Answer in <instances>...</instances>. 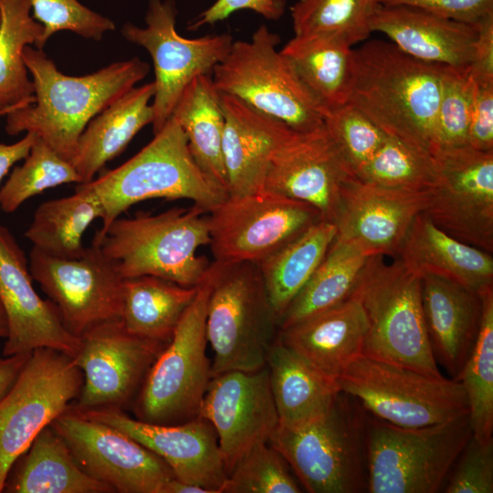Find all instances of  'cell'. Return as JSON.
<instances>
[{
  "label": "cell",
  "mask_w": 493,
  "mask_h": 493,
  "mask_svg": "<svg viewBox=\"0 0 493 493\" xmlns=\"http://www.w3.org/2000/svg\"><path fill=\"white\" fill-rule=\"evenodd\" d=\"M279 43V36L265 25L250 40L233 41L226 56L212 70L215 89L281 121L295 131L306 133L323 128L328 109L277 50Z\"/></svg>",
  "instance_id": "9c48e42d"
},
{
  "label": "cell",
  "mask_w": 493,
  "mask_h": 493,
  "mask_svg": "<svg viewBox=\"0 0 493 493\" xmlns=\"http://www.w3.org/2000/svg\"><path fill=\"white\" fill-rule=\"evenodd\" d=\"M371 257L353 244L334 239L318 268L288 307L278 330L288 328L351 297Z\"/></svg>",
  "instance_id": "74e56055"
},
{
  "label": "cell",
  "mask_w": 493,
  "mask_h": 493,
  "mask_svg": "<svg viewBox=\"0 0 493 493\" xmlns=\"http://www.w3.org/2000/svg\"><path fill=\"white\" fill-rule=\"evenodd\" d=\"M198 416L213 425L228 475L246 452L268 442L279 425L267 367L212 376Z\"/></svg>",
  "instance_id": "d6986e66"
},
{
  "label": "cell",
  "mask_w": 493,
  "mask_h": 493,
  "mask_svg": "<svg viewBox=\"0 0 493 493\" xmlns=\"http://www.w3.org/2000/svg\"><path fill=\"white\" fill-rule=\"evenodd\" d=\"M358 179L391 188L424 191L436 185L438 172L434 154L388 135Z\"/></svg>",
  "instance_id": "ab89813d"
},
{
  "label": "cell",
  "mask_w": 493,
  "mask_h": 493,
  "mask_svg": "<svg viewBox=\"0 0 493 493\" xmlns=\"http://www.w3.org/2000/svg\"><path fill=\"white\" fill-rule=\"evenodd\" d=\"M431 190L391 188L354 179L344 192L335 240L353 244L370 256L396 257L413 221L427 208Z\"/></svg>",
  "instance_id": "603a6c76"
},
{
  "label": "cell",
  "mask_w": 493,
  "mask_h": 493,
  "mask_svg": "<svg viewBox=\"0 0 493 493\" xmlns=\"http://www.w3.org/2000/svg\"><path fill=\"white\" fill-rule=\"evenodd\" d=\"M367 315L362 355L440 377L428 341L421 278L397 257L369 258L353 294Z\"/></svg>",
  "instance_id": "ba28073f"
},
{
  "label": "cell",
  "mask_w": 493,
  "mask_h": 493,
  "mask_svg": "<svg viewBox=\"0 0 493 493\" xmlns=\"http://www.w3.org/2000/svg\"><path fill=\"white\" fill-rule=\"evenodd\" d=\"M325 128L357 178L388 136L361 110L348 103L329 111Z\"/></svg>",
  "instance_id": "f6af8a7d"
},
{
  "label": "cell",
  "mask_w": 493,
  "mask_h": 493,
  "mask_svg": "<svg viewBox=\"0 0 493 493\" xmlns=\"http://www.w3.org/2000/svg\"><path fill=\"white\" fill-rule=\"evenodd\" d=\"M32 278L57 308L65 328L79 338L104 322L121 320L123 279L93 242L79 257H58L32 247Z\"/></svg>",
  "instance_id": "9a60e30c"
},
{
  "label": "cell",
  "mask_w": 493,
  "mask_h": 493,
  "mask_svg": "<svg viewBox=\"0 0 493 493\" xmlns=\"http://www.w3.org/2000/svg\"><path fill=\"white\" fill-rule=\"evenodd\" d=\"M266 366L279 426L297 427L323 414L334 404L337 384L276 338Z\"/></svg>",
  "instance_id": "f546056e"
},
{
  "label": "cell",
  "mask_w": 493,
  "mask_h": 493,
  "mask_svg": "<svg viewBox=\"0 0 493 493\" xmlns=\"http://www.w3.org/2000/svg\"><path fill=\"white\" fill-rule=\"evenodd\" d=\"M87 184L102 205L100 230L144 200L187 199L209 213L228 196L199 168L184 132L173 117L138 153Z\"/></svg>",
  "instance_id": "277c9868"
},
{
  "label": "cell",
  "mask_w": 493,
  "mask_h": 493,
  "mask_svg": "<svg viewBox=\"0 0 493 493\" xmlns=\"http://www.w3.org/2000/svg\"><path fill=\"white\" fill-rule=\"evenodd\" d=\"M286 5V0H216L190 23L188 29L213 25L244 9L254 11L268 20H278L285 13Z\"/></svg>",
  "instance_id": "681fc988"
},
{
  "label": "cell",
  "mask_w": 493,
  "mask_h": 493,
  "mask_svg": "<svg viewBox=\"0 0 493 493\" xmlns=\"http://www.w3.org/2000/svg\"><path fill=\"white\" fill-rule=\"evenodd\" d=\"M205 212L193 205L174 207L152 215L113 220L93 239L115 264L122 278L141 276L161 278L184 287H196L209 263L197 256L209 245V226Z\"/></svg>",
  "instance_id": "3957f363"
},
{
  "label": "cell",
  "mask_w": 493,
  "mask_h": 493,
  "mask_svg": "<svg viewBox=\"0 0 493 493\" xmlns=\"http://www.w3.org/2000/svg\"><path fill=\"white\" fill-rule=\"evenodd\" d=\"M444 487L446 493L493 492V438L470 437L456 460Z\"/></svg>",
  "instance_id": "7dc6e473"
},
{
  "label": "cell",
  "mask_w": 493,
  "mask_h": 493,
  "mask_svg": "<svg viewBox=\"0 0 493 493\" xmlns=\"http://www.w3.org/2000/svg\"><path fill=\"white\" fill-rule=\"evenodd\" d=\"M368 327L364 309L352 295L332 308L278 330V338L336 383L350 363L362 355Z\"/></svg>",
  "instance_id": "4316f807"
},
{
  "label": "cell",
  "mask_w": 493,
  "mask_h": 493,
  "mask_svg": "<svg viewBox=\"0 0 493 493\" xmlns=\"http://www.w3.org/2000/svg\"><path fill=\"white\" fill-rule=\"evenodd\" d=\"M475 25L477 38L468 72L476 83H493V12Z\"/></svg>",
  "instance_id": "816d5d0a"
},
{
  "label": "cell",
  "mask_w": 493,
  "mask_h": 493,
  "mask_svg": "<svg viewBox=\"0 0 493 493\" xmlns=\"http://www.w3.org/2000/svg\"><path fill=\"white\" fill-rule=\"evenodd\" d=\"M31 11L29 0H0V115L35 101L23 52L29 45L43 49L44 26Z\"/></svg>",
  "instance_id": "8d00e7d4"
},
{
  "label": "cell",
  "mask_w": 493,
  "mask_h": 493,
  "mask_svg": "<svg viewBox=\"0 0 493 493\" xmlns=\"http://www.w3.org/2000/svg\"><path fill=\"white\" fill-rule=\"evenodd\" d=\"M24 163L16 166L0 188V208L15 212L25 201L63 184H81L73 164L37 136Z\"/></svg>",
  "instance_id": "b9f144b4"
},
{
  "label": "cell",
  "mask_w": 493,
  "mask_h": 493,
  "mask_svg": "<svg viewBox=\"0 0 493 493\" xmlns=\"http://www.w3.org/2000/svg\"><path fill=\"white\" fill-rule=\"evenodd\" d=\"M32 16L44 26L41 45L61 30L100 41L104 33L114 30L115 24L78 0H29Z\"/></svg>",
  "instance_id": "bcb514c9"
},
{
  "label": "cell",
  "mask_w": 493,
  "mask_h": 493,
  "mask_svg": "<svg viewBox=\"0 0 493 493\" xmlns=\"http://www.w3.org/2000/svg\"><path fill=\"white\" fill-rule=\"evenodd\" d=\"M376 0H298L291 7L295 36L335 35L351 46L366 40Z\"/></svg>",
  "instance_id": "60d3db41"
},
{
  "label": "cell",
  "mask_w": 493,
  "mask_h": 493,
  "mask_svg": "<svg viewBox=\"0 0 493 493\" xmlns=\"http://www.w3.org/2000/svg\"><path fill=\"white\" fill-rule=\"evenodd\" d=\"M482 315L472 351L458 380L466 393L472 435L493 438V286L482 290Z\"/></svg>",
  "instance_id": "f35d334b"
},
{
  "label": "cell",
  "mask_w": 493,
  "mask_h": 493,
  "mask_svg": "<svg viewBox=\"0 0 493 493\" xmlns=\"http://www.w3.org/2000/svg\"><path fill=\"white\" fill-rule=\"evenodd\" d=\"M7 336V321L5 310L0 302V338H5Z\"/></svg>",
  "instance_id": "9f6ffc18"
},
{
  "label": "cell",
  "mask_w": 493,
  "mask_h": 493,
  "mask_svg": "<svg viewBox=\"0 0 493 493\" xmlns=\"http://www.w3.org/2000/svg\"><path fill=\"white\" fill-rule=\"evenodd\" d=\"M220 100L228 196L257 193L263 190L272 155L297 131L236 97L220 93Z\"/></svg>",
  "instance_id": "cb8c5ba5"
},
{
  "label": "cell",
  "mask_w": 493,
  "mask_h": 493,
  "mask_svg": "<svg viewBox=\"0 0 493 493\" xmlns=\"http://www.w3.org/2000/svg\"><path fill=\"white\" fill-rule=\"evenodd\" d=\"M154 83L134 87L96 115L79 136L71 162L81 184L94 179L104 165L120 155L133 137L153 121L150 100Z\"/></svg>",
  "instance_id": "f1b7e54d"
},
{
  "label": "cell",
  "mask_w": 493,
  "mask_h": 493,
  "mask_svg": "<svg viewBox=\"0 0 493 493\" xmlns=\"http://www.w3.org/2000/svg\"><path fill=\"white\" fill-rule=\"evenodd\" d=\"M284 456L269 442L246 452L227 475L220 493H300Z\"/></svg>",
  "instance_id": "7bdbcfd3"
},
{
  "label": "cell",
  "mask_w": 493,
  "mask_h": 493,
  "mask_svg": "<svg viewBox=\"0 0 493 493\" xmlns=\"http://www.w3.org/2000/svg\"><path fill=\"white\" fill-rule=\"evenodd\" d=\"M171 117L184 132L199 168L228 194L223 155L225 116L212 77H195L182 93Z\"/></svg>",
  "instance_id": "1f68e13d"
},
{
  "label": "cell",
  "mask_w": 493,
  "mask_h": 493,
  "mask_svg": "<svg viewBox=\"0 0 493 493\" xmlns=\"http://www.w3.org/2000/svg\"><path fill=\"white\" fill-rule=\"evenodd\" d=\"M166 344L127 331L121 320L101 323L79 337L72 357L83 373L79 410L124 408L139 392Z\"/></svg>",
  "instance_id": "ac0fdd59"
},
{
  "label": "cell",
  "mask_w": 493,
  "mask_h": 493,
  "mask_svg": "<svg viewBox=\"0 0 493 493\" xmlns=\"http://www.w3.org/2000/svg\"><path fill=\"white\" fill-rule=\"evenodd\" d=\"M0 21H1V12H0Z\"/></svg>",
  "instance_id": "6f0895ef"
},
{
  "label": "cell",
  "mask_w": 493,
  "mask_h": 493,
  "mask_svg": "<svg viewBox=\"0 0 493 493\" xmlns=\"http://www.w3.org/2000/svg\"><path fill=\"white\" fill-rule=\"evenodd\" d=\"M17 460L7 476L5 492H113L79 466L64 439L51 425L40 431Z\"/></svg>",
  "instance_id": "4dcf8cb0"
},
{
  "label": "cell",
  "mask_w": 493,
  "mask_h": 493,
  "mask_svg": "<svg viewBox=\"0 0 493 493\" xmlns=\"http://www.w3.org/2000/svg\"><path fill=\"white\" fill-rule=\"evenodd\" d=\"M434 156L438 179L425 213L453 237L493 254V151L465 145Z\"/></svg>",
  "instance_id": "e0dca14e"
},
{
  "label": "cell",
  "mask_w": 493,
  "mask_h": 493,
  "mask_svg": "<svg viewBox=\"0 0 493 493\" xmlns=\"http://www.w3.org/2000/svg\"><path fill=\"white\" fill-rule=\"evenodd\" d=\"M82 385L83 373L67 353L51 348L30 353L0 400V492L16 461L79 397Z\"/></svg>",
  "instance_id": "7c38bea8"
},
{
  "label": "cell",
  "mask_w": 493,
  "mask_h": 493,
  "mask_svg": "<svg viewBox=\"0 0 493 493\" xmlns=\"http://www.w3.org/2000/svg\"><path fill=\"white\" fill-rule=\"evenodd\" d=\"M370 28L383 33L402 51L417 59L453 68L470 65L477 38L475 24L406 5L378 4Z\"/></svg>",
  "instance_id": "d4e9b609"
},
{
  "label": "cell",
  "mask_w": 493,
  "mask_h": 493,
  "mask_svg": "<svg viewBox=\"0 0 493 493\" xmlns=\"http://www.w3.org/2000/svg\"><path fill=\"white\" fill-rule=\"evenodd\" d=\"M37 135L26 132L18 142L12 144L0 142V184L9 170L29 153Z\"/></svg>",
  "instance_id": "f5cc1de1"
},
{
  "label": "cell",
  "mask_w": 493,
  "mask_h": 493,
  "mask_svg": "<svg viewBox=\"0 0 493 493\" xmlns=\"http://www.w3.org/2000/svg\"><path fill=\"white\" fill-rule=\"evenodd\" d=\"M467 68L445 66L436 114L435 152L468 145L474 81Z\"/></svg>",
  "instance_id": "ee69618b"
},
{
  "label": "cell",
  "mask_w": 493,
  "mask_h": 493,
  "mask_svg": "<svg viewBox=\"0 0 493 493\" xmlns=\"http://www.w3.org/2000/svg\"><path fill=\"white\" fill-rule=\"evenodd\" d=\"M445 65L417 59L374 39L352 49L348 104L387 135L435 152V123Z\"/></svg>",
  "instance_id": "7a4b0ae2"
},
{
  "label": "cell",
  "mask_w": 493,
  "mask_h": 493,
  "mask_svg": "<svg viewBox=\"0 0 493 493\" xmlns=\"http://www.w3.org/2000/svg\"><path fill=\"white\" fill-rule=\"evenodd\" d=\"M422 307L436 363L457 379L476 342L482 315L480 293L439 276L421 277Z\"/></svg>",
  "instance_id": "484cf974"
},
{
  "label": "cell",
  "mask_w": 493,
  "mask_h": 493,
  "mask_svg": "<svg viewBox=\"0 0 493 493\" xmlns=\"http://www.w3.org/2000/svg\"><path fill=\"white\" fill-rule=\"evenodd\" d=\"M101 217L97 194L89 184H78L73 194L39 205L25 236L45 253L76 258L85 251L82 236L87 228Z\"/></svg>",
  "instance_id": "d590c367"
},
{
  "label": "cell",
  "mask_w": 493,
  "mask_h": 493,
  "mask_svg": "<svg viewBox=\"0 0 493 493\" xmlns=\"http://www.w3.org/2000/svg\"><path fill=\"white\" fill-rule=\"evenodd\" d=\"M396 257L420 278L439 276L478 293L493 286L492 254L453 237L425 212L413 221Z\"/></svg>",
  "instance_id": "83f0119b"
},
{
  "label": "cell",
  "mask_w": 493,
  "mask_h": 493,
  "mask_svg": "<svg viewBox=\"0 0 493 493\" xmlns=\"http://www.w3.org/2000/svg\"><path fill=\"white\" fill-rule=\"evenodd\" d=\"M471 436L469 414L441 424L403 427L366 411L367 492H440Z\"/></svg>",
  "instance_id": "52a82bcc"
},
{
  "label": "cell",
  "mask_w": 493,
  "mask_h": 493,
  "mask_svg": "<svg viewBox=\"0 0 493 493\" xmlns=\"http://www.w3.org/2000/svg\"><path fill=\"white\" fill-rule=\"evenodd\" d=\"M280 52L329 111L347 103L352 60L347 40L335 35L294 36Z\"/></svg>",
  "instance_id": "d6a6232c"
},
{
  "label": "cell",
  "mask_w": 493,
  "mask_h": 493,
  "mask_svg": "<svg viewBox=\"0 0 493 493\" xmlns=\"http://www.w3.org/2000/svg\"><path fill=\"white\" fill-rule=\"evenodd\" d=\"M383 5L415 7L446 18L475 24L493 12V0H376Z\"/></svg>",
  "instance_id": "c3c4849f"
},
{
  "label": "cell",
  "mask_w": 493,
  "mask_h": 493,
  "mask_svg": "<svg viewBox=\"0 0 493 493\" xmlns=\"http://www.w3.org/2000/svg\"><path fill=\"white\" fill-rule=\"evenodd\" d=\"M366 410L340 392L320 417L297 427L279 426L269 443L309 493H362L368 489Z\"/></svg>",
  "instance_id": "5b68a950"
},
{
  "label": "cell",
  "mask_w": 493,
  "mask_h": 493,
  "mask_svg": "<svg viewBox=\"0 0 493 493\" xmlns=\"http://www.w3.org/2000/svg\"><path fill=\"white\" fill-rule=\"evenodd\" d=\"M209 275L206 336L214 352L212 376L263 368L279 328L257 263L215 260Z\"/></svg>",
  "instance_id": "8992f818"
},
{
  "label": "cell",
  "mask_w": 493,
  "mask_h": 493,
  "mask_svg": "<svg viewBox=\"0 0 493 493\" xmlns=\"http://www.w3.org/2000/svg\"><path fill=\"white\" fill-rule=\"evenodd\" d=\"M50 425L79 466L113 492L166 493L176 478L170 467L143 445L71 404Z\"/></svg>",
  "instance_id": "2e32d148"
},
{
  "label": "cell",
  "mask_w": 493,
  "mask_h": 493,
  "mask_svg": "<svg viewBox=\"0 0 493 493\" xmlns=\"http://www.w3.org/2000/svg\"><path fill=\"white\" fill-rule=\"evenodd\" d=\"M196 291L152 276L124 278L121 322L131 334L167 344Z\"/></svg>",
  "instance_id": "836d02e7"
},
{
  "label": "cell",
  "mask_w": 493,
  "mask_h": 493,
  "mask_svg": "<svg viewBox=\"0 0 493 493\" xmlns=\"http://www.w3.org/2000/svg\"><path fill=\"white\" fill-rule=\"evenodd\" d=\"M335 236V225L321 220L257 263L278 326L291 301L325 257Z\"/></svg>",
  "instance_id": "e575fe53"
},
{
  "label": "cell",
  "mask_w": 493,
  "mask_h": 493,
  "mask_svg": "<svg viewBox=\"0 0 493 493\" xmlns=\"http://www.w3.org/2000/svg\"><path fill=\"white\" fill-rule=\"evenodd\" d=\"M32 279L24 251L0 224V302L7 321L3 356L51 348L73 357L79 338L65 328L53 302L38 296Z\"/></svg>",
  "instance_id": "44dd1931"
},
{
  "label": "cell",
  "mask_w": 493,
  "mask_h": 493,
  "mask_svg": "<svg viewBox=\"0 0 493 493\" xmlns=\"http://www.w3.org/2000/svg\"><path fill=\"white\" fill-rule=\"evenodd\" d=\"M468 145L480 151H493V83L474 82Z\"/></svg>",
  "instance_id": "f907efd6"
},
{
  "label": "cell",
  "mask_w": 493,
  "mask_h": 493,
  "mask_svg": "<svg viewBox=\"0 0 493 493\" xmlns=\"http://www.w3.org/2000/svg\"><path fill=\"white\" fill-rule=\"evenodd\" d=\"M30 353L0 357V400L11 388Z\"/></svg>",
  "instance_id": "db71d44e"
},
{
  "label": "cell",
  "mask_w": 493,
  "mask_h": 493,
  "mask_svg": "<svg viewBox=\"0 0 493 493\" xmlns=\"http://www.w3.org/2000/svg\"><path fill=\"white\" fill-rule=\"evenodd\" d=\"M166 493H209L206 489L182 482L177 478L173 479L166 489Z\"/></svg>",
  "instance_id": "11a10c76"
},
{
  "label": "cell",
  "mask_w": 493,
  "mask_h": 493,
  "mask_svg": "<svg viewBox=\"0 0 493 493\" xmlns=\"http://www.w3.org/2000/svg\"><path fill=\"white\" fill-rule=\"evenodd\" d=\"M79 411L143 445L170 467L178 480L220 493L227 474L216 432L205 418L162 425L132 418L118 408Z\"/></svg>",
  "instance_id": "7402d4cb"
},
{
  "label": "cell",
  "mask_w": 493,
  "mask_h": 493,
  "mask_svg": "<svg viewBox=\"0 0 493 493\" xmlns=\"http://www.w3.org/2000/svg\"><path fill=\"white\" fill-rule=\"evenodd\" d=\"M209 213V245L220 262L258 263L322 220L312 205L266 190L227 196Z\"/></svg>",
  "instance_id": "4fadbf2b"
},
{
  "label": "cell",
  "mask_w": 493,
  "mask_h": 493,
  "mask_svg": "<svg viewBox=\"0 0 493 493\" xmlns=\"http://www.w3.org/2000/svg\"><path fill=\"white\" fill-rule=\"evenodd\" d=\"M23 58L32 76L35 101L6 114L5 131L11 136L33 133L70 163L88 123L150 70L146 62L132 58L73 77L60 72L43 49L26 46Z\"/></svg>",
  "instance_id": "6da1fadb"
},
{
  "label": "cell",
  "mask_w": 493,
  "mask_h": 493,
  "mask_svg": "<svg viewBox=\"0 0 493 493\" xmlns=\"http://www.w3.org/2000/svg\"><path fill=\"white\" fill-rule=\"evenodd\" d=\"M177 8L173 0H149L145 27L126 23L124 38L144 47L152 57L155 79L153 133L171 118L188 84L197 76L208 74L228 53L233 37L228 34L185 38L175 29Z\"/></svg>",
  "instance_id": "5bb4252c"
},
{
  "label": "cell",
  "mask_w": 493,
  "mask_h": 493,
  "mask_svg": "<svg viewBox=\"0 0 493 493\" xmlns=\"http://www.w3.org/2000/svg\"><path fill=\"white\" fill-rule=\"evenodd\" d=\"M210 266V265H209ZM209 267L176 330L138 392L135 418L152 424H180L199 415L212 378L206 354Z\"/></svg>",
  "instance_id": "30bf717a"
},
{
  "label": "cell",
  "mask_w": 493,
  "mask_h": 493,
  "mask_svg": "<svg viewBox=\"0 0 493 493\" xmlns=\"http://www.w3.org/2000/svg\"><path fill=\"white\" fill-rule=\"evenodd\" d=\"M356 178L324 126L297 131L277 149L263 190L307 203L323 221L335 225L344 192Z\"/></svg>",
  "instance_id": "ffe728a7"
},
{
  "label": "cell",
  "mask_w": 493,
  "mask_h": 493,
  "mask_svg": "<svg viewBox=\"0 0 493 493\" xmlns=\"http://www.w3.org/2000/svg\"><path fill=\"white\" fill-rule=\"evenodd\" d=\"M371 414L403 427H422L468 414L456 379L428 375L411 368L361 355L336 381Z\"/></svg>",
  "instance_id": "8fae6325"
}]
</instances>
